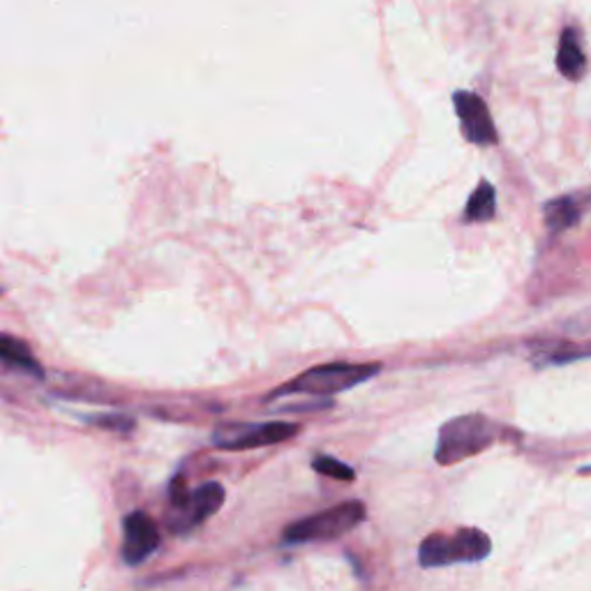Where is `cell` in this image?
<instances>
[{
  "instance_id": "6da1fadb",
  "label": "cell",
  "mask_w": 591,
  "mask_h": 591,
  "mask_svg": "<svg viewBox=\"0 0 591 591\" xmlns=\"http://www.w3.org/2000/svg\"><path fill=\"white\" fill-rule=\"evenodd\" d=\"M501 437V426L483 414L457 416L439 430L434 460L443 467H451L467 457L488 451Z\"/></svg>"
},
{
  "instance_id": "7a4b0ae2",
  "label": "cell",
  "mask_w": 591,
  "mask_h": 591,
  "mask_svg": "<svg viewBox=\"0 0 591 591\" xmlns=\"http://www.w3.org/2000/svg\"><path fill=\"white\" fill-rule=\"evenodd\" d=\"M493 553L490 536L476 526H460L453 534H430L418 545V564L443 568L455 564H476Z\"/></svg>"
},
{
  "instance_id": "3957f363",
  "label": "cell",
  "mask_w": 591,
  "mask_h": 591,
  "mask_svg": "<svg viewBox=\"0 0 591 591\" xmlns=\"http://www.w3.org/2000/svg\"><path fill=\"white\" fill-rule=\"evenodd\" d=\"M382 366L379 363H328V366H316L310 368L308 372L299 374L293 382L280 386L268 395V399L285 397V395H335L349 391L358 384L368 382L370 376H374Z\"/></svg>"
},
{
  "instance_id": "277c9868",
  "label": "cell",
  "mask_w": 591,
  "mask_h": 591,
  "mask_svg": "<svg viewBox=\"0 0 591 591\" xmlns=\"http://www.w3.org/2000/svg\"><path fill=\"white\" fill-rule=\"evenodd\" d=\"M169 501H172V513L166 520L169 530L174 534H187L222 509L224 488L218 480H208L197 490H187L185 480L176 476L169 485Z\"/></svg>"
},
{
  "instance_id": "5b68a950",
  "label": "cell",
  "mask_w": 591,
  "mask_h": 591,
  "mask_svg": "<svg viewBox=\"0 0 591 591\" xmlns=\"http://www.w3.org/2000/svg\"><path fill=\"white\" fill-rule=\"evenodd\" d=\"M366 515L368 511L363 501H343L333 506V509L287 524V530L282 532V543L303 545L335 541L356 530V526L366 520Z\"/></svg>"
},
{
  "instance_id": "8992f818",
  "label": "cell",
  "mask_w": 591,
  "mask_h": 591,
  "mask_svg": "<svg viewBox=\"0 0 591 591\" xmlns=\"http://www.w3.org/2000/svg\"><path fill=\"white\" fill-rule=\"evenodd\" d=\"M453 107L460 118V128H462L464 139L476 146H495L499 141L493 114L480 95L470 93V91H455Z\"/></svg>"
},
{
  "instance_id": "52a82bcc",
  "label": "cell",
  "mask_w": 591,
  "mask_h": 591,
  "mask_svg": "<svg viewBox=\"0 0 591 591\" xmlns=\"http://www.w3.org/2000/svg\"><path fill=\"white\" fill-rule=\"evenodd\" d=\"M160 530L155 520L143 513V511H132L130 515H125L123 520V547L120 557L128 566H139L148 557H151L160 547Z\"/></svg>"
},
{
  "instance_id": "ba28073f",
  "label": "cell",
  "mask_w": 591,
  "mask_h": 591,
  "mask_svg": "<svg viewBox=\"0 0 591 591\" xmlns=\"http://www.w3.org/2000/svg\"><path fill=\"white\" fill-rule=\"evenodd\" d=\"M299 434V426L293 424H262V426H247L243 430H234L229 434H216L213 441L216 447L222 451H250V449H262V447H273V443L287 441L291 437Z\"/></svg>"
},
{
  "instance_id": "9c48e42d",
  "label": "cell",
  "mask_w": 591,
  "mask_h": 591,
  "mask_svg": "<svg viewBox=\"0 0 591 591\" xmlns=\"http://www.w3.org/2000/svg\"><path fill=\"white\" fill-rule=\"evenodd\" d=\"M584 68H587V58H584V51L580 47L576 31L573 28L561 31L559 47H557V70L566 79L578 81V79H582Z\"/></svg>"
},
{
  "instance_id": "30bf717a",
  "label": "cell",
  "mask_w": 591,
  "mask_h": 591,
  "mask_svg": "<svg viewBox=\"0 0 591 591\" xmlns=\"http://www.w3.org/2000/svg\"><path fill=\"white\" fill-rule=\"evenodd\" d=\"M497 213V193L490 181H480L472 193L467 208H464V222H488Z\"/></svg>"
},
{
  "instance_id": "8fae6325",
  "label": "cell",
  "mask_w": 591,
  "mask_h": 591,
  "mask_svg": "<svg viewBox=\"0 0 591 591\" xmlns=\"http://www.w3.org/2000/svg\"><path fill=\"white\" fill-rule=\"evenodd\" d=\"M0 356H3V363L5 366H14L19 370L24 372H31L33 376H45V372H42V366L35 361L31 349L21 343V340H14L12 335H3V340H0Z\"/></svg>"
},
{
  "instance_id": "7c38bea8",
  "label": "cell",
  "mask_w": 591,
  "mask_h": 591,
  "mask_svg": "<svg viewBox=\"0 0 591 591\" xmlns=\"http://www.w3.org/2000/svg\"><path fill=\"white\" fill-rule=\"evenodd\" d=\"M541 361L545 366H566L582 358H591V343H559L555 347H547L538 351Z\"/></svg>"
},
{
  "instance_id": "4fadbf2b",
  "label": "cell",
  "mask_w": 591,
  "mask_h": 591,
  "mask_svg": "<svg viewBox=\"0 0 591 591\" xmlns=\"http://www.w3.org/2000/svg\"><path fill=\"white\" fill-rule=\"evenodd\" d=\"M580 220V208L573 199H555L545 206V224L551 231H566Z\"/></svg>"
},
{
  "instance_id": "5bb4252c",
  "label": "cell",
  "mask_w": 591,
  "mask_h": 591,
  "mask_svg": "<svg viewBox=\"0 0 591 591\" xmlns=\"http://www.w3.org/2000/svg\"><path fill=\"white\" fill-rule=\"evenodd\" d=\"M312 470L320 472L322 476H331L335 480H354L356 472L349 467V464L335 460L331 455H314L312 457Z\"/></svg>"
},
{
  "instance_id": "9a60e30c",
  "label": "cell",
  "mask_w": 591,
  "mask_h": 591,
  "mask_svg": "<svg viewBox=\"0 0 591 591\" xmlns=\"http://www.w3.org/2000/svg\"><path fill=\"white\" fill-rule=\"evenodd\" d=\"M93 424H104L102 428H114V430H130L132 418H118V416H104V418H91Z\"/></svg>"
}]
</instances>
